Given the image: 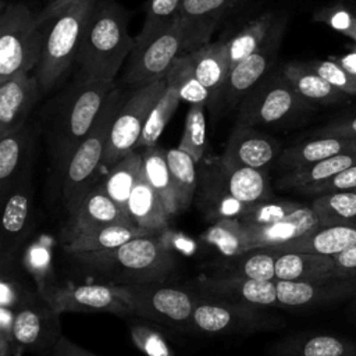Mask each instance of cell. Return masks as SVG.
Here are the masks:
<instances>
[{
  "mask_svg": "<svg viewBox=\"0 0 356 356\" xmlns=\"http://www.w3.org/2000/svg\"><path fill=\"white\" fill-rule=\"evenodd\" d=\"M346 191H356V164L318 184L298 189V192L307 196H320Z\"/></svg>",
  "mask_w": 356,
  "mask_h": 356,
  "instance_id": "50",
  "label": "cell"
},
{
  "mask_svg": "<svg viewBox=\"0 0 356 356\" xmlns=\"http://www.w3.org/2000/svg\"><path fill=\"white\" fill-rule=\"evenodd\" d=\"M320 136H338V138H352L356 139V115H348L337 118L324 127L316 129L312 138Z\"/></svg>",
  "mask_w": 356,
  "mask_h": 356,
  "instance_id": "52",
  "label": "cell"
},
{
  "mask_svg": "<svg viewBox=\"0 0 356 356\" xmlns=\"http://www.w3.org/2000/svg\"><path fill=\"white\" fill-rule=\"evenodd\" d=\"M356 245V222L318 227L314 231L274 248H264L274 253L305 252L320 254H338Z\"/></svg>",
  "mask_w": 356,
  "mask_h": 356,
  "instance_id": "28",
  "label": "cell"
},
{
  "mask_svg": "<svg viewBox=\"0 0 356 356\" xmlns=\"http://www.w3.org/2000/svg\"><path fill=\"white\" fill-rule=\"evenodd\" d=\"M167 85L172 86L181 100L189 104H204L210 107V92L196 78L189 54H181L167 72Z\"/></svg>",
  "mask_w": 356,
  "mask_h": 356,
  "instance_id": "40",
  "label": "cell"
},
{
  "mask_svg": "<svg viewBox=\"0 0 356 356\" xmlns=\"http://www.w3.org/2000/svg\"><path fill=\"white\" fill-rule=\"evenodd\" d=\"M302 203L292 202V200H267L261 203L252 204L241 217L239 220L245 225H266L277 222L286 216L292 214L298 210Z\"/></svg>",
  "mask_w": 356,
  "mask_h": 356,
  "instance_id": "47",
  "label": "cell"
},
{
  "mask_svg": "<svg viewBox=\"0 0 356 356\" xmlns=\"http://www.w3.org/2000/svg\"><path fill=\"white\" fill-rule=\"evenodd\" d=\"M135 225L131 217L124 213L108 196L104 185H95L82 200L76 213L70 218V225L64 232H82L108 225Z\"/></svg>",
  "mask_w": 356,
  "mask_h": 356,
  "instance_id": "25",
  "label": "cell"
},
{
  "mask_svg": "<svg viewBox=\"0 0 356 356\" xmlns=\"http://www.w3.org/2000/svg\"><path fill=\"white\" fill-rule=\"evenodd\" d=\"M337 63H339L345 70L356 75V46L343 57L341 58H334Z\"/></svg>",
  "mask_w": 356,
  "mask_h": 356,
  "instance_id": "56",
  "label": "cell"
},
{
  "mask_svg": "<svg viewBox=\"0 0 356 356\" xmlns=\"http://www.w3.org/2000/svg\"><path fill=\"white\" fill-rule=\"evenodd\" d=\"M280 19H275L273 13H263L253 21H250L245 28H242L236 35L227 40L229 70H232L238 63L249 57L250 54L260 50L273 36Z\"/></svg>",
  "mask_w": 356,
  "mask_h": 356,
  "instance_id": "34",
  "label": "cell"
},
{
  "mask_svg": "<svg viewBox=\"0 0 356 356\" xmlns=\"http://www.w3.org/2000/svg\"><path fill=\"white\" fill-rule=\"evenodd\" d=\"M236 0H181L178 22L184 33V54L210 42L222 14Z\"/></svg>",
  "mask_w": 356,
  "mask_h": 356,
  "instance_id": "22",
  "label": "cell"
},
{
  "mask_svg": "<svg viewBox=\"0 0 356 356\" xmlns=\"http://www.w3.org/2000/svg\"><path fill=\"white\" fill-rule=\"evenodd\" d=\"M142 174L147 184L159 193L171 217L179 213L164 149L152 146L142 152Z\"/></svg>",
  "mask_w": 356,
  "mask_h": 356,
  "instance_id": "36",
  "label": "cell"
},
{
  "mask_svg": "<svg viewBox=\"0 0 356 356\" xmlns=\"http://www.w3.org/2000/svg\"><path fill=\"white\" fill-rule=\"evenodd\" d=\"M202 239L218 249L225 256H238L252 250L245 224L235 217L214 221L202 235Z\"/></svg>",
  "mask_w": 356,
  "mask_h": 356,
  "instance_id": "39",
  "label": "cell"
},
{
  "mask_svg": "<svg viewBox=\"0 0 356 356\" xmlns=\"http://www.w3.org/2000/svg\"><path fill=\"white\" fill-rule=\"evenodd\" d=\"M280 307L314 309L356 295V278H323L314 281L275 280Z\"/></svg>",
  "mask_w": 356,
  "mask_h": 356,
  "instance_id": "16",
  "label": "cell"
},
{
  "mask_svg": "<svg viewBox=\"0 0 356 356\" xmlns=\"http://www.w3.org/2000/svg\"><path fill=\"white\" fill-rule=\"evenodd\" d=\"M81 0H49L47 4L36 14V24L39 28L49 26L50 22L64 13L70 6Z\"/></svg>",
  "mask_w": 356,
  "mask_h": 356,
  "instance_id": "54",
  "label": "cell"
},
{
  "mask_svg": "<svg viewBox=\"0 0 356 356\" xmlns=\"http://www.w3.org/2000/svg\"><path fill=\"white\" fill-rule=\"evenodd\" d=\"M128 214L132 222L143 229L163 231L168 225L171 214L159 193L147 184L143 174L131 192L128 200Z\"/></svg>",
  "mask_w": 356,
  "mask_h": 356,
  "instance_id": "33",
  "label": "cell"
},
{
  "mask_svg": "<svg viewBox=\"0 0 356 356\" xmlns=\"http://www.w3.org/2000/svg\"><path fill=\"white\" fill-rule=\"evenodd\" d=\"M305 64L335 89L348 96H356V75L345 70L335 60H313Z\"/></svg>",
  "mask_w": 356,
  "mask_h": 356,
  "instance_id": "48",
  "label": "cell"
},
{
  "mask_svg": "<svg viewBox=\"0 0 356 356\" xmlns=\"http://www.w3.org/2000/svg\"><path fill=\"white\" fill-rule=\"evenodd\" d=\"M153 232H157V231L143 229L129 224H118V225H108V227L96 228L92 231H82V232L63 231L61 243L67 253L76 256V254L92 253V252L113 250L134 238L149 235Z\"/></svg>",
  "mask_w": 356,
  "mask_h": 356,
  "instance_id": "27",
  "label": "cell"
},
{
  "mask_svg": "<svg viewBox=\"0 0 356 356\" xmlns=\"http://www.w3.org/2000/svg\"><path fill=\"white\" fill-rule=\"evenodd\" d=\"M179 102H181V97H179L178 92L172 86L167 85L165 90L163 92L160 99L156 102V104L153 106V108L146 120L142 135L135 146V150L157 146V140H159L160 135L163 134L165 125L174 115L175 110L178 108Z\"/></svg>",
  "mask_w": 356,
  "mask_h": 356,
  "instance_id": "43",
  "label": "cell"
},
{
  "mask_svg": "<svg viewBox=\"0 0 356 356\" xmlns=\"http://www.w3.org/2000/svg\"><path fill=\"white\" fill-rule=\"evenodd\" d=\"M250 248L264 249L298 239L320 227V221L312 206L302 204L285 218L266 225H245Z\"/></svg>",
  "mask_w": 356,
  "mask_h": 356,
  "instance_id": "24",
  "label": "cell"
},
{
  "mask_svg": "<svg viewBox=\"0 0 356 356\" xmlns=\"http://www.w3.org/2000/svg\"><path fill=\"white\" fill-rule=\"evenodd\" d=\"M282 75L291 83L295 92L312 104L328 106L348 102V95L335 89L305 63L286 64L282 68Z\"/></svg>",
  "mask_w": 356,
  "mask_h": 356,
  "instance_id": "32",
  "label": "cell"
},
{
  "mask_svg": "<svg viewBox=\"0 0 356 356\" xmlns=\"http://www.w3.org/2000/svg\"><path fill=\"white\" fill-rule=\"evenodd\" d=\"M125 100L127 95L118 88L110 92L90 132L67 164L61 181V197L70 218L76 213L82 200L93 188V181L103 164L111 125Z\"/></svg>",
  "mask_w": 356,
  "mask_h": 356,
  "instance_id": "5",
  "label": "cell"
},
{
  "mask_svg": "<svg viewBox=\"0 0 356 356\" xmlns=\"http://www.w3.org/2000/svg\"><path fill=\"white\" fill-rule=\"evenodd\" d=\"M114 88V82L74 81L50 104L44 117V135L50 170L60 184L71 156L90 132Z\"/></svg>",
  "mask_w": 356,
  "mask_h": 356,
  "instance_id": "1",
  "label": "cell"
},
{
  "mask_svg": "<svg viewBox=\"0 0 356 356\" xmlns=\"http://www.w3.org/2000/svg\"><path fill=\"white\" fill-rule=\"evenodd\" d=\"M167 163L174 185V191L178 200L179 211L186 210L197 191L199 178L196 172V161L191 154L179 147H171L165 150Z\"/></svg>",
  "mask_w": 356,
  "mask_h": 356,
  "instance_id": "38",
  "label": "cell"
},
{
  "mask_svg": "<svg viewBox=\"0 0 356 356\" xmlns=\"http://www.w3.org/2000/svg\"><path fill=\"white\" fill-rule=\"evenodd\" d=\"M142 172V153L129 152L115 163L107 174L103 185L117 206L128 214V200ZM129 216V214H128Z\"/></svg>",
  "mask_w": 356,
  "mask_h": 356,
  "instance_id": "37",
  "label": "cell"
},
{
  "mask_svg": "<svg viewBox=\"0 0 356 356\" xmlns=\"http://www.w3.org/2000/svg\"><path fill=\"white\" fill-rule=\"evenodd\" d=\"M334 278H356V245L338 254H334Z\"/></svg>",
  "mask_w": 356,
  "mask_h": 356,
  "instance_id": "53",
  "label": "cell"
},
{
  "mask_svg": "<svg viewBox=\"0 0 356 356\" xmlns=\"http://www.w3.org/2000/svg\"><path fill=\"white\" fill-rule=\"evenodd\" d=\"M46 33L24 3H10L0 15V82L38 65Z\"/></svg>",
  "mask_w": 356,
  "mask_h": 356,
  "instance_id": "8",
  "label": "cell"
},
{
  "mask_svg": "<svg viewBox=\"0 0 356 356\" xmlns=\"http://www.w3.org/2000/svg\"><path fill=\"white\" fill-rule=\"evenodd\" d=\"M184 54V33L177 21L142 49L132 50L124 82L139 88L167 76L172 63Z\"/></svg>",
  "mask_w": 356,
  "mask_h": 356,
  "instance_id": "14",
  "label": "cell"
},
{
  "mask_svg": "<svg viewBox=\"0 0 356 356\" xmlns=\"http://www.w3.org/2000/svg\"><path fill=\"white\" fill-rule=\"evenodd\" d=\"M313 19L327 24L332 29L350 36L356 42V17L342 4H335L316 11Z\"/></svg>",
  "mask_w": 356,
  "mask_h": 356,
  "instance_id": "51",
  "label": "cell"
},
{
  "mask_svg": "<svg viewBox=\"0 0 356 356\" xmlns=\"http://www.w3.org/2000/svg\"><path fill=\"white\" fill-rule=\"evenodd\" d=\"M1 204L0 260H6L15 257L35 227L33 171L19 181Z\"/></svg>",
  "mask_w": 356,
  "mask_h": 356,
  "instance_id": "15",
  "label": "cell"
},
{
  "mask_svg": "<svg viewBox=\"0 0 356 356\" xmlns=\"http://www.w3.org/2000/svg\"><path fill=\"white\" fill-rule=\"evenodd\" d=\"M36 291L60 314L65 312H104L118 317L134 316L117 284L57 285L49 282L36 286Z\"/></svg>",
  "mask_w": 356,
  "mask_h": 356,
  "instance_id": "12",
  "label": "cell"
},
{
  "mask_svg": "<svg viewBox=\"0 0 356 356\" xmlns=\"http://www.w3.org/2000/svg\"><path fill=\"white\" fill-rule=\"evenodd\" d=\"M267 356H356V342L335 334L303 331L273 342Z\"/></svg>",
  "mask_w": 356,
  "mask_h": 356,
  "instance_id": "23",
  "label": "cell"
},
{
  "mask_svg": "<svg viewBox=\"0 0 356 356\" xmlns=\"http://www.w3.org/2000/svg\"><path fill=\"white\" fill-rule=\"evenodd\" d=\"M61 335L60 313L36 293L15 310L13 356L24 352L47 356Z\"/></svg>",
  "mask_w": 356,
  "mask_h": 356,
  "instance_id": "13",
  "label": "cell"
},
{
  "mask_svg": "<svg viewBox=\"0 0 356 356\" xmlns=\"http://www.w3.org/2000/svg\"><path fill=\"white\" fill-rule=\"evenodd\" d=\"M284 29L285 19H280L270 40L260 50L250 54L229 70L222 95V103H225V106L235 107L257 83L264 79L277 57Z\"/></svg>",
  "mask_w": 356,
  "mask_h": 356,
  "instance_id": "20",
  "label": "cell"
},
{
  "mask_svg": "<svg viewBox=\"0 0 356 356\" xmlns=\"http://www.w3.org/2000/svg\"><path fill=\"white\" fill-rule=\"evenodd\" d=\"M127 22L121 6L111 0H96L75 58L78 71L74 81L114 82L135 47Z\"/></svg>",
  "mask_w": 356,
  "mask_h": 356,
  "instance_id": "2",
  "label": "cell"
},
{
  "mask_svg": "<svg viewBox=\"0 0 356 356\" xmlns=\"http://www.w3.org/2000/svg\"><path fill=\"white\" fill-rule=\"evenodd\" d=\"M313 108L300 97L281 74L270 75L257 83L239 103L236 124L250 127L280 125Z\"/></svg>",
  "mask_w": 356,
  "mask_h": 356,
  "instance_id": "10",
  "label": "cell"
},
{
  "mask_svg": "<svg viewBox=\"0 0 356 356\" xmlns=\"http://www.w3.org/2000/svg\"><path fill=\"white\" fill-rule=\"evenodd\" d=\"M275 259L277 253L271 250L253 249L213 264L209 275L271 281L275 280Z\"/></svg>",
  "mask_w": 356,
  "mask_h": 356,
  "instance_id": "31",
  "label": "cell"
},
{
  "mask_svg": "<svg viewBox=\"0 0 356 356\" xmlns=\"http://www.w3.org/2000/svg\"><path fill=\"white\" fill-rule=\"evenodd\" d=\"M99 271L114 275V284H160L174 274L177 257L163 231L142 235L107 252L74 256Z\"/></svg>",
  "mask_w": 356,
  "mask_h": 356,
  "instance_id": "4",
  "label": "cell"
},
{
  "mask_svg": "<svg viewBox=\"0 0 356 356\" xmlns=\"http://www.w3.org/2000/svg\"><path fill=\"white\" fill-rule=\"evenodd\" d=\"M334 256L305 252L277 253L275 280L314 281L334 278Z\"/></svg>",
  "mask_w": 356,
  "mask_h": 356,
  "instance_id": "29",
  "label": "cell"
},
{
  "mask_svg": "<svg viewBox=\"0 0 356 356\" xmlns=\"http://www.w3.org/2000/svg\"><path fill=\"white\" fill-rule=\"evenodd\" d=\"M281 143L254 127L235 124L227 140L221 161L231 167L267 170L282 153Z\"/></svg>",
  "mask_w": 356,
  "mask_h": 356,
  "instance_id": "18",
  "label": "cell"
},
{
  "mask_svg": "<svg viewBox=\"0 0 356 356\" xmlns=\"http://www.w3.org/2000/svg\"><path fill=\"white\" fill-rule=\"evenodd\" d=\"M50 260V249L43 241L32 243L25 252L22 264L26 268V271L33 277L36 286L53 282Z\"/></svg>",
  "mask_w": 356,
  "mask_h": 356,
  "instance_id": "49",
  "label": "cell"
},
{
  "mask_svg": "<svg viewBox=\"0 0 356 356\" xmlns=\"http://www.w3.org/2000/svg\"><path fill=\"white\" fill-rule=\"evenodd\" d=\"M42 93L38 76L28 72H18L0 82V136L28 122Z\"/></svg>",
  "mask_w": 356,
  "mask_h": 356,
  "instance_id": "21",
  "label": "cell"
},
{
  "mask_svg": "<svg viewBox=\"0 0 356 356\" xmlns=\"http://www.w3.org/2000/svg\"><path fill=\"white\" fill-rule=\"evenodd\" d=\"M310 206L318 217L320 227L356 222V191L314 196Z\"/></svg>",
  "mask_w": 356,
  "mask_h": 356,
  "instance_id": "41",
  "label": "cell"
},
{
  "mask_svg": "<svg viewBox=\"0 0 356 356\" xmlns=\"http://www.w3.org/2000/svg\"><path fill=\"white\" fill-rule=\"evenodd\" d=\"M188 54L192 60L196 78L210 92V108H216L222 103L224 88L229 74L227 40L209 42Z\"/></svg>",
  "mask_w": 356,
  "mask_h": 356,
  "instance_id": "26",
  "label": "cell"
},
{
  "mask_svg": "<svg viewBox=\"0 0 356 356\" xmlns=\"http://www.w3.org/2000/svg\"><path fill=\"white\" fill-rule=\"evenodd\" d=\"M40 128L26 122L21 128L0 136V200L33 171L35 147Z\"/></svg>",
  "mask_w": 356,
  "mask_h": 356,
  "instance_id": "17",
  "label": "cell"
},
{
  "mask_svg": "<svg viewBox=\"0 0 356 356\" xmlns=\"http://www.w3.org/2000/svg\"><path fill=\"white\" fill-rule=\"evenodd\" d=\"M179 4L181 0H150L143 25L135 38L134 50L145 47L167 31L178 18Z\"/></svg>",
  "mask_w": 356,
  "mask_h": 356,
  "instance_id": "42",
  "label": "cell"
},
{
  "mask_svg": "<svg viewBox=\"0 0 356 356\" xmlns=\"http://www.w3.org/2000/svg\"><path fill=\"white\" fill-rule=\"evenodd\" d=\"M165 88L167 76L149 85L135 88V90L127 96L125 103L117 113L111 125L103 164L113 167L124 156L135 150L146 120Z\"/></svg>",
  "mask_w": 356,
  "mask_h": 356,
  "instance_id": "11",
  "label": "cell"
},
{
  "mask_svg": "<svg viewBox=\"0 0 356 356\" xmlns=\"http://www.w3.org/2000/svg\"><path fill=\"white\" fill-rule=\"evenodd\" d=\"M134 316L175 330L191 331L200 293L192 288L160 284H117Z\"/></svg>",
  "mask_w": 356,
  "mask_h": 356,
  "instance_id": "9",
  "label": "cell"
},
{
  "mask_svg": "<svg viewBox=\"0 0 356 356\" xmlns=\"http://www.w3.org/2000/svg\"><path fill=\"white\" fill-rule=\"evenodd\" d=\"M348 150H356V139L320 136L284 149L277 161L281 167L291 171Z\"/></svg>",
  "mask_w": 356,
  "mask_h": 356,
  "instance_id": "30",
  "label": "cell"
},
{
  "mask_svg": "<svg viewBox=\"0 0 356 356\" xmlns=\"http://www.w3.org/2000/svg\"><path fill=\"white\" fill-rule=\"evenodd\" d=\"M47 356H99L86 348L75 343L70 338L61 335Z\"/></svg>",
  "mask_w": 356,
  "mask_h": 356,
  "instance_id": "55",
  "label": "cell"
},
{
  "mask_svg": "<svg viewBox=\"0 0 356 356\" xmlns=\"http://www.w3.org/2000/svg\"><path fill=\"white\" fill-rule=\"evenodd\" d=\"M189 288L203 296L221 300L261 307H280L275 280L259 281L248 278L199 275L191 282Z\"/></svg>",
  "mask_w": 356,
  "mask_h": 356,
  "instance_id": "19",
  "label": "cell"
},
{
  "mask_svg": "<svg viewBox=\"0 0 356 356\" xmlns=\"http://www.w3.org/2000/svg\"><path fill=\"white\" fill-rule=\"evenodd\" d=\"M199 207L214 221L239 218L252 204L273 199L267 170L231 167L213 159L199 175Z\"/></svg>",
  "mask_w": 356,
  "mask_h": 356,
  "instance_id": "3",
  "label": "cell"
},
{
  "mask_svg": "<svg viewBox=\"0 0 356 356\" xmlns=\"http://www.w3.org/2000/svg\"><path fill=\"white\" fill-rule=\"evenodd\" d=\"M38 293L29 291L15 268V257L0 260V307L17 310Z\"/></svg>",
  "mask_w": 356,
  "mask_h": 356,
  "instance_id": "46",
  "label": "cell"
},
{
  "mask_svg": "<svg viewBox=\"0 0 356 356\" xmlns=\"http://www.w3.org/2000/svg\"><path fill=\"white\" fill-rule=\"evenodd\" d=\"M286 321L270 307L228 302L200 295L192 316L191 331L206 335H252L275 331Z\"/></svg>",
  "mask_w": 356,
  "mask_h": 356,
  "instance_id": "7",
  "label": "cell"
},
{
  "mask_svg": "<svg viewBox=\"0 0 356 356\" xmlns=\"http://www.w3.org/2000/svg\"><path fill=\"white\" fill-rule=\"evenodd\" d=\"M96 0L76 1L50 22L36 65V76L43 93L54 89L75 63Z\"/></svg>",
  "mask_w": 356,
  "mask_h": 356,
  "instance_id": "6",
  "label": "cell"
},
{
  "mask_svg": "<svg viewBox=\"0 0 356 356\" xmlns=\"http://www.w3.org/2000/svg\"><path fill=\"white\" fill-rule=\"evenodd\" d=\"M204 104H191L184 124V134L178 147L200 164L206 152V118Z\"/></svg>",
  "mask_w": 356,
  "mask_h": 356,
  "instance_id": "45",
  "label": "cell"
},
{
  "mask_svg": "<svg viewBox=\"0 0 356 356\" xmlns=\"http://www.w3.org/2000/svg\"><path fill=\"white\" fill-rule=\"evenodd\" d=\"M353 310L356 312V300H355V303H353Z\"/></svg>",
  "mask_w": 356,
  "mask_h": 356,
  "instance_id": "57",
  "label": "cell"
},
{
  "mask_svg": "<svg viewBox=\"0 0 356 356\" xmlns=\"http://www.w3.org/2000/svg\"><path fill=\"white\" fill-rule=\"evenodd\" d=\"M356 164V150H348L328 159L316 161L313 164L299 167L286 174L278 181L280 188L285 189H300L309 185L318 184L352 165Z\"/></svg>",
  "mask_w": 356,
  "mask_h": 356,
  "instance_id": "35",
  "label": "cell"
},
{
  "mask_svg": "<svg viewBox=\"0 0 356 356\" xmlns=\"http://www.w3.org/2000/svg\"><path fill=\"white\" fill-rule=\"evenodd\" d=\"M129 318L131 321L128 323V330L132 342L142 353H145L146 356H177L164 335L154 327L156 323H152L142 317L134 320V316H131Z\"/></svg>",
  "mask_w": 356,
  "mask_h": 356,
  "instance_id": "44",
  "label": "cell"
}]
</instances>
